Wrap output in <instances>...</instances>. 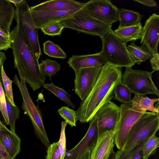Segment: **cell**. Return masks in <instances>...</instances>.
Listing matches in <instances>:
<instances>
[{
	"label": "cell",
	"mask_w": 159,
	"mask_h": 159,
	"mask_svg": "<svg viewBox=\"0 0 159 159\" xmlns=\"http://www.w3.org/2000/svg\"><path fill=\"white\" fill-rule=\"evenodd\" d=\"M144 17L140 13L121 8L119 9V28H123L136 25Z\"/></svg>",
	"instance_id": "7402d4cb"
},
{
	"label": "cell",
	"mask_w": 159,
	"mask_h": 159,
	"mask_svg": "<svg viewBox=\"0 0 159 159\" xmlns=\"http://www.w3.org/2000/svg\"><path fill=\"white\" fill-rule=\"evenodd\" d=\"M0 140L11 159H15L20 151L21 139L16 133L2 124L0 130Z\"/></svg>",
	"instance_id": "ac0fdd59"
},
{
	"label": "cell",
	"mask_w": 159,
	"mask_h": 159,
	"mask_svg": "<svg viewBox=\"0 0 159 159\" xmlns=\"http://www.w3.org/2000/svg\"><path fill=\"white\" fill-rule=\"evenodd\" d=\"M39 67L40 71L45 77L51 78L61 70V66L56 61L46 59L42 60L39 64Z\"/></svg>",
	"instance_id": "d4e9b609"
},
{
	"label": "cell",
	"mask_w": 159,
	"mask_h": 159,
	"mask_svg": "<svg viewBox=\"0 0 159 159\" xmlns=\"http://www.w3.org/2000/svg\"><path fill=\"white\" fill-rule=\"evenodd\" d=\"M57 111L60 116L67 123V124L71 127L76 126L77 120L75 111L68 107L64 106L58 109Z\"/></svg>",
	"instance_id": "1f68e13d"
},
{
	"label": "cell",
	"mask_w": 159,
	"mask_h": 159,
	"mask_svg": "<svg viewBox=\"0 0 159 159\" xmlns=\"http://www.w3.org/2000/svg\"><path fill=\"white\" fill-rule=\"evenodd\" d=\"M43 87L51 92L59 99L64 102L68 106L73 109L75 107L74 104L70 99L71 95L62 88H59L54 85L52 83L44 84Z\"/></svg>",
	"instance_id": "4316f807"
},
{
	"label": "cell",
	"mask_w": 159,
	"mask_h": 159,
	"mask_svg": "<svg viewBox=\"0 0 159 159\" xmlns=\"http://www.w3.org/2000/svg\"><path fill=\"white\" fill-rule=\"evenodd\" d=\"M159 128V113L146 111L131 129L121 150H129L139 144L145 143L156 134Z\"/></svg>",
	"instance_id": "5b68a950"
},
{
	"label": "cell",
	"mask_w": 159,
	"mask_h": 159,
	"mask_svg": "<svg viewBox=\"0 0 159 159\" xmlns=\"http://www.w3.org/2000/svg\"><path fill=\"white\" fill-rule=\"evenodd\" d=\"M43 51L45 54L52 57L62 59L66 57V53L58 45L49 40L43 43Z\"/></svg>",
	"instance_id": "83f0119b"
},
{
	"label": "cell",
	"mask_w": 159,
	"mask_h": 159,
	"mask_svg": "<svg viewBox=\"0 0 159 159\" xmlns=\"http://www.w3.org/2000/svg\"><path fill=\"white\" fill-rule=\"evenodd\" d=\"M5 97L7 112L9 118L10 130L16 133L15 122L16 120L18 119L20 116V108L16 105L13 106L8 99L6 95Z\"/></svg>",
	"instance_id": "4dcf8cb0"
},
{
	"label": "cell",
	"mask_w": 159,
	"mask_h": 159,
	"mask_svg": "<svg viewBox=\"0 0 159 159\" xmlns=\"http://www.w3.org/2000/svg\"><path fill=\"white\" fill-rule=\"evenodd\" d=\"M10 39L14 68L36 91L43 86L46 79L40 70L39 60L17 24L10 33Z\"/></svg>",
	"instance_id": "7a4b0ae2"
},
{
	"label": "cell",
	"mask_w": 159,
	"mask_h": 159,
	"mask_svg": "<svg viewBox=\"0 0 159 159\" xmlns=\"http://www.w3.org/2000/svg\"><path fill=\"white\" fill-rule=\"evenodd\" d=\"M153 72L126 67L122 75L121 81L134 95L144 96L152 94L158 97V90L152 79Z\"/></svg>",
	"instance_id": "ba28073f"
},
{
	"label": "cell",
	"mask_w": 159,
	"mask_h": 159,
	"mask_svg": "<svg viewBox=\"0 0 159 159\" xmlns=\"http://www.w3.org/2000/svg\"><path fill=\"white\" fill-rule=\"evenodd\" d=\"M159 146V139L156 134H153L145 142L142 149L143 159H148L151 155L154 154Z\"/></svg>",
	"instance_id": "f1b7e54d"
},
{
	"label": "cell",
	"mask_w": 159,
	"mask_h": 159,
	"mask_svg": "<svg viewBox=\"0 0 159 159\" xmlns=\"http://www.w3.org/2000/svg\"><path fill=\"white\" fill-rule=\"evenodd\" d=\"M143 27L142 23L129 27L119 28L113 31L115 34L124 42L135 41L141 38Z\"/></svg>",
	"instance_id": "44dd1931"
},
{
	"label": "cell",
	"mask_w": 159,
	"mask_h": 159,
	"mask_svg": "<svg viewBox=\"0 0 159 159\" xmlns=\"http://www.w3.org/2000/svg\"><path fill=\"white\" fill-rule=\"evenodd\" d=\"M47 149L46 159H61L58 142L50 144Z\"/></svg>",
	"instance_id": "d590c367"
},
{
	"label": "cell",
	"mask_w": 159,
	"mask_h": 159,
	"mask_svg": "<svg viewBox=\"0 0 159 159\" xmlns=\"http://www.w3.org/2000/svg\"><path fill=\"white\" fill-rule=\"evenodd\" d=\"M159 39V16L153 13L146 20L143 27L141 44L152 56L158 53Z\"/></svg>",
	"instance_id": "4fadbf2b"
},
{
	"label": "cell",
	"mask_w": 159,
	"mask_h": 159,
	"mask_svg": "<svg viewBox=\"0 0 159 159\" xmlns=\"http://www.w3.org/2000/svg\"><path fill=\"white\" fill-rule=\"evenodd\" d=\"M0 35L10 39V33L3 28L0 27Z\"/></svg>",
	"instance_id": "ee69618b"
},
{
	"label": "cell",
	"mask_w": 159,
	"mask_h": 159,
	"mask_svg": "<svg viewBox=\"0 0 159 159\" xmlns=\"http://www.w3.org/2000/svg\"><path fill=\"white\" fill-rule=\"evenodd\" d=\"M18 74L20 80L15 75L12 81L17 85L21 95L23 99L21 108L31 120L36 137L47 149L50 143L44 129L42 112L33 102L24 77L20 73Z\"/></svg>",
	"instance_id": "3957f363"
},
{
	"label": "cell",
	"mask_w": 159,
	"mask_h": 159,
	"mask_svg": "<svg viewBox=\"0 0 159 159\" xmlns=\"http://www.w3.org/2000/svg\"><path fill=\"white\" fill-rule=\"evenodd\" d=\"M14 19L39 60L42 55L38 36L39 29L34 25L31 14L30 7L25 0L15 6Z\"/></svg>",
	"instance_id": "52a82bcc"
},
{
	"label": "cell",
	"mask_w": 159,
	"mask_h": 159,
	"mask_svg": "<svg viewBox=\"0 0 159 159\" xmlns=\"http://www.w3.org/2000/svg\"><path fill=\"white\" fill-rule=\"evenodd\" d=\"M75 73L81 69L103 66L107 62L100 52L93 54L73 55L67 61Z\"/></svg>",
	"instance_id": "e0dca14e"
},
{
	"label": "cell",
	"mask_w": 159,
	"mask_h": 159,
	"mask_svg": "<svg viewBox=\"0 0 159 159\" xmlns=\"http://www.w3.org/2000/svg\"><path fill=\"white\" fill-rule=\"evenodd\" d=\"M120 107V117L114 135V143L119 150L123 148L131 129L146 111L132 108L131 104H122Z\"/></svg>",
	"instance_id": "9c48e42d"
},
{
	"label": "cell",
	"mask_w": 159,
	"mask_h": 159,
	"mask_svg": "<svg viewBox=\"0 0 159 159\" xmlns=\"http://www.w3.org/2000/svg\"><path fill=\"white\" fill-rule=\"evenodd\" d=\"M91 150L88 148L80 155L77 159H90Z\"/></svg>",
	"instance_id": "b9f144b4"
},
{
	"label": "cell",
	"mask_w": 159,
	"mask_h": 159,
	"mask_svg": "<svg viewBox=\"0 0 159 159\" xmlns=\"http://www.w3.org/2000/svg\"><path fill=\"white\" fill-rule=\"evenodd\" d=\"M9 1L15 6L21 3L23 0H9Z\"/></svg>",
	"instance_id": "bcb514c9"
},
{
	"label": "cell",
	"mask_w": 159,
	"mask_h": 159,
	"mask_svg": "<svg viewBox=\"0 0 159 159\" xmlns=\"http://www.w3.org/2000/svg\"><path fill=\"white\" fill-rule=\"evenodd\" d=\"M0 111L2 112L7 124L9 125V118L7 110L5 95L1 81H0Z\"/></svg>",
	"instance_id": "8d00e7d4"
},
{
	"label": "cell",
	"mask_w": 159,
	"mask_h": 159,
	"mask_svg": "<svg viewBox=\"0 0 159 159\" xmlns=\"http://www.w3.org/2000/svg\"><path fill=\"white\" fill-rule=\"evenodd\" d=\"M10 39L0 35V51L6 50L11 48Z\"/></svg>",
	"instance_id": "f35d334b"
},
{
	"label": "cell",
	"mask_w": 159,
	"mask_h": 159,
	"mask_svg": "<svg viewBox=\"0 0 159 159\" xmlns=\"http://www.w3.org/2000/svg\"><path fill=\"white\" fill-rule=\"evenodd\" d=\"M159 100V98H150L147 97L135 94L132 99L131 104L134 109L144 111H149L159 113V105L154 106V103Z\"/></svg>",
	"instance_id": "603a6c76"
},
{
	"label": "cell",
	"mask_w": 159,
	"mask_h": 159,
	"mask_svg": "<svg viewBox=\"0 0 159 159\" xmlns=\"http://www.w3.org/2000/svg\"><path fill=\"white\" fill-rule=\"evenodd\" d=\"M101 39L102 48L100 52L107 63L125 68L135 64L128 51L127 43L123 41L111 29Z\"/></svg>",
	"instance_id": "277c9868"
},
{
	"label": "cell",
	"mask_w": 159,
	"mask_h": 159,
	"mask_svg": "<svg viewBox=\"0 0 159 159\" xmlns=\"http://www.w3.org/2000/svg\"><path fill=\"white\" fill-rule=\"evenodd\" d=\"M149 61L151 64L152 71L159 70V55L158 53L152 56L150 58Z\"/></svg>",
	"instance_id": "74e56055"
},
{
	"label": "cell",
	"mask_w": 159,
	"mask_h": 159,
	"mask_svg": "<svg viewBox=\"0 0 159 159\" xmlns=\"http://www.w3.org/2000/svg\"><path fill=\"white\" fill-rule=\"evenodd\" d=\"M0 159H11L4 149L0 147Z\"/></svg>",
	"instance_id": "7bdbcfd3"
},
{
	"label": "cell",
	"mask_w": 159,
	"mask_h": 159,
	"mask_svg": "<svg viewBox=\"0 0 159 159\" xmlns=\"http://www.w3.org/2000/svg\"><path fill=\"white\" fill-rule=\"evenodd\" d=\"M109 159H118V152L114 151L111 154Z\"/></svg>",
	"instance_id": "f6af8a7d"
},
{
	"label": "cell",
	"mask_w": 159,
	"mask_h": 159,
	"mask_svg": "<svg viewBox=\"0 0 159 159\" xmlns=\"http://www.w3.org/2000/svg\"><path fill=\"white\" fill-rule=\"evenodd\" d=\"M67 123L64 121L61 123V130L58 145L61 155V159H64L66 152V138L65 130Z\"/></svg>",
	"instance_id": "e575fe53"
},
{
	"label": "cell",
	"mask_w": 159,
	"mask_h": 159,
	"mask_svg": "<svg viewBox=\"0 0 159 159\" xmlns=\"http://www.w3.org/2000/svg\"><path fill=\"white\" fill-rule=\"evenodd\" d=\"M64 28H68L101 38L111 29L112 25L107 24L94 18L83 8L72 17L60 22Z\"/></svg>",
	"instance_id": "8992f818"
},
{
	"label": "cell",
	"mask_w": 159,
	"mask_h": 159,
	"mask_svg": "<svg viewBox=\"0 0 159 159\" xmlns=\"http://www.w3.org/2000/svg\"><path fill=\"white\" fill-rule=\"evenodd\" d=\"M6 59L5 54L0 51V81L2 79V71L3 65Z\"/></svg>",
	"instance_id": "60d3db41"
},
{
	"label": "cell",
	"mask_w": 159,
	"mask_h": 159,
	"mask_svg": "<svg viewBox=\"0 0 159 159\" xmlns=\"http://www.w3.org/2000/svg\"><path fill=\"white\" fill-rule=\"evenodd\" d=\"M64 28L63 25L59 22L49 24L41 29L45 35L55 36L61 35Z\"/></svg>",
	"instance_id": "836d02e7"
},
{
	"label": "cell",
	"mask_w": 159,
	"mask_h": 159,
	"mask_svg": "<svg viewBox=\"0 0 159 159\" xmlns=\"http://www.w3.org/2000/svg\"><path fill=\"white\" fill-rule=\"evenodd\" d=\"M89 125L84 137L75 147L66 152L64 159H77L87 149H92L98 137V122L95 118L89 121Z\"/></svg>",
	"instance_id": "9a60e30c"
},
{
	"label": "cell",
	"mask_w": 159,
	"mask_h": 159,
	"mask_svg": "<svg viewBox=\"0 0 159 159\" xmlns=\"http://www.w3.org/2000/svg\"><path fill=\"white\" fill-rule=\"evenodd\" d=\"M120 113V107L111 101L98 110L94 118L97 121L98 137L104 132L116 129Z\"/></svg>",
	"instance_id": "8fae6325"
},
{
	"label": "cell",
	"mask_w": 159,
	"mask_h": 159,
	"mask_svg": "<svg viewBox=\"0 0 159 159\" xmlns=\"http://www.w3.org/2000/svg\"><path fill=\"white\" fill-rule=\"evenodd\" d=\"M15 14V8L9 0H0V26L9 33Z\"/></svg>",
	"instance_id": "ffe728a7"
},
{
	"label": "cell",
	"mask_w": 159,
	"mask_h": 159,
	"mask_svg": "<svg viewBox=\"0 0 159 159\" xmlns=\"http://www.w3.org/2000/svg\"><path fill=\"white\" fill-rule=\"evenodd\" d=\"M144 143L139 144L131 149L117 151L118 159H143L142 149Z\"/></svg>",
	"instance_id": "f546056e"
},
{
	"label": "cell",
	"mask_w": 159,
	"mask_h": 159,
	"mask_svg": "<svg viewBox=\"0 0 159 159\" xmlns=\"http://www.w3.org/2000/svg\"><path fill=\"white\" fill-rule=\"evenodd\" d=\"M82 8L65 11H30L35 27L41 29L49 24L70 18Z\"/></svg>",
	"instance_id": "5bb4252c"
},
{
	"label": "cell",
	"mask_w": 159,
	"mask_h": 159,
	"mask_svg": "<svg viewBox=\"0 0 159 159\" xmlns=\"http://www.w3.org/2000/svg\"><path fill=\"white\" fill-rule=\"evenodd\" d=\"M2 79L5 89V95L12 104L13 106H16L14 101L12 88V84L13 81L7 77L3 67L2 68Z\"/></svg>",
	"instance_id": "d6a6232c"
},
{
	"label": "cell",
	"mask_w": 159,
	"mask_h": 159,
	"mask_svg": "<svg viewBox=\"0 0 159 159\" xmlns=\"http://www.w3.org/2000/svg\"><path fill=\"white\" fill-rule=\"evenodd\" d=\"M131 93L129 89L121 81L116 85L113 90L114 99L124 104L131 103Z\"/></svg>",
	"instance_id": "484cf974"
},
{
	"label": "cell",
	"mask_w": 159,
	"mask_h": 159,
	"mask_svg": "<svg viewBox=\"0 0 159 159\" xmlns=\"http://www.w3.org/2000/svg\"><path fill=\"white\" fill-rule=\"evenodd\" d=\"M85 3L73 0H51L30 7L35 11H65L83 8Z\"/></svg>",
	"instance_id": "d6986e66"
},
{
	"label": "cell",
	"mask_w": 159,
	"mask_h": 159,
	"mask_svg": "<svg viewBox=\"0 0 159 159\" xmlns=\"http://www.w3.org/2000/svg\"><path fill=\"white\" fill-rule=\"evenodd\" d=\"M122 69L108 63L102 66L91 90L76 111L77 120L81 123L89 122L101 106L111 101L115 87L121 81Z\"/></svg>",
	"instance_id": "6da1fadb"
},
{
	"label": "cell",
	"mask_w": 159,
	"mask_h": 159,
	"mask_svg": "<svg viewBox=\"0 0 159 159\" xmlns=\"http://www.w3.org/2000/svg\"><path fill=\"white\" fill-rule=\"evenodd\" d=\"M133 1L138 2L144 5L149 7H153L157 6V2L152 0H134Z\"/></svg>",
	"instance_id": "ab89813d"
},
{
	"label": "cell",
	"mask_w": 159,
	"mask_h": 159,
	"mask_svg": "<svg viewBox=\"0 0 159 159\" xmlns=\"http://www.w3.org/2000/svg\"><path fill=\"white\" fill-rule=\"evenodd\" d=\"M102 66L83 68L75 73V92L81 101L84 100L90 92Z\"/></svg>",
	"instance_id": "7c38bea8"
},
{
	"label": "cell",
	"mask_w": 159,
	"mask_h": 159,
	"mask_svg": "<svg viewBox=\"0 0 159 159\" xmlns=\"http://www.w3.org/2000/svg\"><path fill=\"white\" fill-rule=\"evenodd\" d=\"M0 147L1 148H3V149H4V148H3V146H2V143H1L0 140Z\"/></svg>",
	"instance_id": "7dc6e473"
},
{
	"label": "cell",
	"mask_w": 159,
	"mask_h": 159,
	"mask_svg": "<svg viewBox=\"0 0 159 159\" xmlns=\"http://www.w3.org/2000/svg\"><path fill=\"white\" fill-rule=\"evenodd\" d=\"M132 41L127 47L128 52L134 62L138 65L151 58L152 55L143 46H137Z\"/></svg>",
	"instance_id": "cb8c5ba5"
},
{
	"label": "cell",
	"mask_w": 159,
	"mask_h": 159,
	"mask_svg": "<svg viewBox=\"0 0 159 159\" xmlns=\"http://www.w3.org/2000/svg\"><path fill=\"white\" fill-rule=\"evenodd\" d=\"M83 8L92 16L107 24L119 21V9L109 0H91Z\"/></svg>",
	"instance_id": "30bf717a"
},
{
	"label": "cell",
	"mask_w": 159,
	"mask_h": 159,
	"mask_svg": "<svg viewBox=\"0 0 159 159\" xmlns=\"http://www.w3.org/2000/svg\"><path fill=\"white\" fill-rule=\"evenodd\" d=\"M116 129L102 133L91 150L90 159H109L114 151V135Z\"/></svg>",
	"instance_id": "2e32d148"
}]
</instances>
